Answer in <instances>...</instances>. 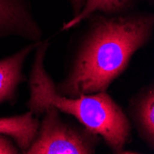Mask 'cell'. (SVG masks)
<instances>
[{"label":"cell","mask_w":154,"mask_h":154,"mask_svg":"<svg viewBox=\"0 0 154 154\" xmlns=\"http://www.w3.org/2000/svg\"><path fill=\"white\" fill-rule=\"evenodd\" d=\"M47 45L40 46L32 71L28 103L31 112L44 113L49 106L76 117L87 131L102 136L107 145L121 151L129 137L130 125L122 109L104 91L94 95L66 97L57 91L54 82L45 72L44 59Z\"/></svg>","instance_id":"cell-2"},{"label":"cell","mask_w":154,"mask_h":154,"mask_svg":"<svg viewBox=\"0 0 154 154\" xmlns=\"http://www.w3.org/2000/svg\"><path fill=\"white\" fill-rule=\"evenodd\" d=\"M131 0H85L84 7L80 12L66 24L63 30H67L87 19L95 11H103L105 13H116L127 7Z\"/></svg>","instance_id":"cell-8"},{"label":"cell","mask_w":154,"mask_h":154,"mask_svg":"<svg viewBox=\"0 0 154 154\" xmlns=\"http://www.w3.org/2000/svg\"><path fill=\"white\" fill-rule=\"evenodd\" d=\"M18 149L14 147L12 141L4 134H0V154H15Z\"/></svg>","instance_id":"cell-9"},{"label":"cell","mask_w":154,"mask_h":154,"mask_svg":"<svg viewBox=\"0 0 154 154\" xmlns=\"http://www.w3.org/2000/svg\"><path fill=\"white\" fill-rule=\"evenodd\" d=\"M39 122L32 117V112L21 116L0 118V134L9 136L22 150H27L37 134Z\"/></svg>","instance_id":"cell-6"},{"label":"cell","mask_w":154,"mask_h":154,"mask_svg":"<svg viewBox=\"0 0 154 154\" xmlns=\"http://www.w3.org/2000/svg\"><path fill=\"white\" fill-rule=\"evenodd\" d=\"M152 15L100 18L81 49L68 78L57 89L66 97L105 91L149 40Z\"/></svg>","instance_id":"cell-1"},{"label":"cell","mask_w":154,"mask_h":154,"mask_svg":"<svg viewBox=\"0 0 154 154\" xmlns=\"http://www.w3.org/2000/svg\"><path fill=\"white\" fill-rule=\"evenodd\" d=\"M18 33L29 38L40 36L39 29L22 0H0V35Z\"/></svg>","instance_id":"cell-4"},{"label":"cell","mask_w":154,"mask_h":154,"mask_svg":"<svg viewBox=\"0 0 154 154\" xmlns=\"http://www.w3.org/2000/svg\"><path fill=\"white\" fill-rule=\"evenodd\" d=\"M35 45H30L12 57L0 60V104L13 101L18 85L25 80L21 69L23 62Z\"/></svg>","instance_id":"cell-5"},{"label":"cell","mask_w":154,"mask_h":154,"mask_svg":"<svg viewBox=\"0 0 154 154\" xmlns=\"http://www.w3.org/2000/svg\"><path fill=\"white\" fill-rule=\"evenodd\" d=\"M39 132L26 150L30 154H88L93 153L98 138L87 131L82 133L62 122L58 110L49 106Z\"/></svg>","instance_id":"cell-3"},{"label":"cell","mask_w":154,"mask_h":154,"mask_svg":"<svg viewBox=\"0 0 154 154\" xmlns=\"http://www.w3.org/2000/svg\"><path fill=\"white\" fill-rule=\"evenodd\" d=\"M137 120L139 129L146 140L153 145L154 140V92L153 88L150 89L137 105Z\"/></svg>","instance_id":"cell-7"},{"label":"cell","mask_w":154,"mask_h":154,"mask_svg":"<svg viewBox=\"0 0 154 154\" xmlns=\"http://www.w3.org/2000/svg\"><path fill=\"white\" fill-rule=\"evenodd\" d=\"M70 2L73 6V9L75 11L74 13L76 16L82 9V7L84 6V3H85V0H70Z\"/></svg>","instance_id":"cell-10"}]
</instances>
